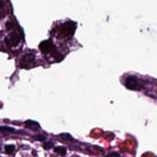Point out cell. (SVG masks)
Masks as SVG:
<instances>
[{
    "label": "cell",
    "instance_id": "6da1fadb",
    "mask_svg": "<svg viewBox=\"0 0 157 157\" xmlns=\"http://www.w3.org/2000/svg\"><path fill=\"white\" fill-rule=\"evenodd\" d=\"M125 86L129 90L136 91L140 90L143 88L138 77L134 75H130L126 78Z\"/></svg>",
    "mask_w": 157,
    "mask_h": 157
},
{
    "label": "cell",
    "instance_id": "7a4b0ae2",
    "mask_svg": "<svg viewBox=\"0 0 157 157\" xmlns=\"http://www.w3.org/2000/svg\"><path fill=\"white\" fill-rule=\"evenodd\" d=\"M20 41V36L15 32L11 33L5 38V43L9 47L17 46L19 44Z\"/></svg>",
    "mask_w": 157,
    "mask_h": 157
},
{
    "label": "cell",
    "instance_id": "3957f363",
    "mask_svg": "<svg viewBox=\"0 0 157 157\" xmlns=\"http://www.w3.org/2000/svg\"><path fill=\"white\" fill-rule=\"evenodd\" d=\"M75 30V25L71 22H66L63 24L61 28V33L64 36H68L72 35Z\"/></svg>",
    "mask_w": 157,
    "mask_h": 157
},
{
    "label": "cell",
    "instance_id": "277c9868",
    "mask_svg": "<svg viewBox=\"0 0 157 157\" xmlns=\"http://www.w3.org/2000/svg\"><path fill=\"white\" fill-rule=\"evenodd\" d=\"M39 48L44 54H48L55 50V46L50 39L44 41L39 44Z\"/></svg>",
    "mask_w": 157,
    "mask_h": 157
},
{
    "label": "cell",
    "instance_id": "5b68a950",
    "mask_svg": "<svg viewBox=\"0 0 157 157\" xmlns=\"http://www.w3.org/2000/svg\"><path fill=\"white\" fill-rule=\"evenodd\" d=\"M25 126L27 128L34 131V132H38V131H39V129H41V126L39 123L36 121H33L32 120H28L25 121Z\"/></svg>",
    "mask_w": 157,
    "mask_h": 157
},
{
    "label": "cell",
    "instance_id": "8992f818",
    "mask_svg": "<svg viewBox=\"0 0 157 157\" xmlns=\"http://www.w3.org/2000/svg\"><path fill=\"white\" fill-rule=\"evenodd\" d=\"M35 55L33 54H27L25 55L22 58V63L23 65H28L34 62Z\"/></svg>",
    "mask_w": 157,
    "mask_h": 157
},
{
    "label": "cell",
    "instance_id": "52a82bcc",
    "mask_svg": "<svg viewBox=\"0 0 157 157\" xmlns=\"http://www.w3.org/2000/svg\"><path fill=\"white\" fill-rule=\"evenodd\" d=\"M54 152L62 156H65L67 153L66 148L64 146H57L54 149Z\"/></svg>",
    "mask_w": 157,
    "mask_h": 157
},
{
    "label": "cell",
    "instance_id": "ba28073f",
    "mask_svg": "<svg viewBox=\"0 0 157 157\" xmlns=\"http://www.w3.org/2000/svg\"><path fill=\"white\" fill-rule=\"evenodd\" d=\"M0 132L5 134H11L15 132V129L12 127L7 126H0Z\"/></svg>",
    "mask_w": 157,
    "mask_h": 157
},
{
    "label": "cell",
    "instance_id": "9c48e42d",
    "mask_svg": "<svg viewBox=\"0 0 157 157\" xmlns=\"http://www.w3.org/2000/svg\"><path fill=\"white\" fill-rule=\"evenodd\" d=\"M5 152L7 155H11L14 153L15 150V146L14 144H9L6 145L5 147Z\"/></svg>",
    "mask_w": 157,
    "mask_h": 157
},
{
    "label": "cell",
    "instance_id": "30bf717a",
    "mask_svg": "<svg viewBox=\"0 0 157 157\" xmlns=\"http://www.w3.org/2000/svg\"><path fill=\"white\" fill-rule=\"evenodd\" d=\"M33 139H34L35 141H39V142H44L46 140V137L41 134H36L32 136Z\"/></svg>",
    "mask_w": 157,
    "mask_h": 157
},
{
    "label": "cell",
    "instance_id": "8fae6325",
    "mask_svg": "<svg viewBox=\"0 0 157 157\" xmlns=\"http://www.w3.org/2000/svg\"><path fill=\"white\" fill-rule=\"evenodd\" d=\"M60 137L63 140H64L65 141L71 142V141H73V139L71 137V136L69 134H67V133H64V134L60 135Z\"/></svg>",
    "mask_w": 157,
    "mask_h": 157
},
{
    "label": "cell",
    "instance_id": "7c38bea8",
    "mask_svg": "<svg viewBox=\"0 0 157 157\" xmlns=\"http://www.w3.org/2000/svg\"><path fill=\"white\" fill-rule=\"evenodd\" d=\"M54 145V144L53 142H45L44 143L43 145H42V147L44 150H49V149H51L52 148H53Z\"/></svg>",
    "mask_w": 157,
    "mask_h": 157
},
{
    "label": "cell",
    "instance_id": "4fadbf2b",
    "mask_svg": "<svg viewBox=\"0 0 157 157\" xmlns=\"http://www.w3.org/2000/svg\"><path fill=\"white\" fill-rule=\"evenodd\" d=\"M106 157H120V156L117 152H111L109 153Z\"/></svg>",
    "mask_w": 157,
    "mask_h": 157
},
{
    "label": "cell",
    "instance_id": "5bb4252c",
    "mask_svg": "<svg viewBox=\"0 0 157 157\" xmlns=\"http://www.w3.org/2000/svg\"><path fill=\"white\" fill-rule=\"evenodd\" d=\"M14 27V23L12 22H7L6 23V27L8 29V30H11Z\"/></svg>",
    "mask_w": 157,
    "mask_h": 157
},
{
    "label": "cell",
    "instance_id": "9a60e30c",
    "mask_svg": "<svg viewBox=\"0 0 157 157\" xmlns=\"http://www.w3.org/2000/svg\"><path fill=\"white\" fill-rule=\"evenodd\" d=\"M5 6V3L3 1H0V9H2Z\"/></svg>",
    "mask_w": 157,
    "mask_h": 157
},
{
    "label": "cell",
    "instance_id": "2e32d148",
    "mask_svg": "<svg viewBox=\"0 0 157 157\" xmlns=\"http://www.w3.org/2000/svg\"><path fill=\"white\" fill-rule=\"evenodd\" d=\"M0 18H1V14H0Z\"/></svg>",
    "mask_w": 157,
    "mask_h": 157
}]
</instances>
